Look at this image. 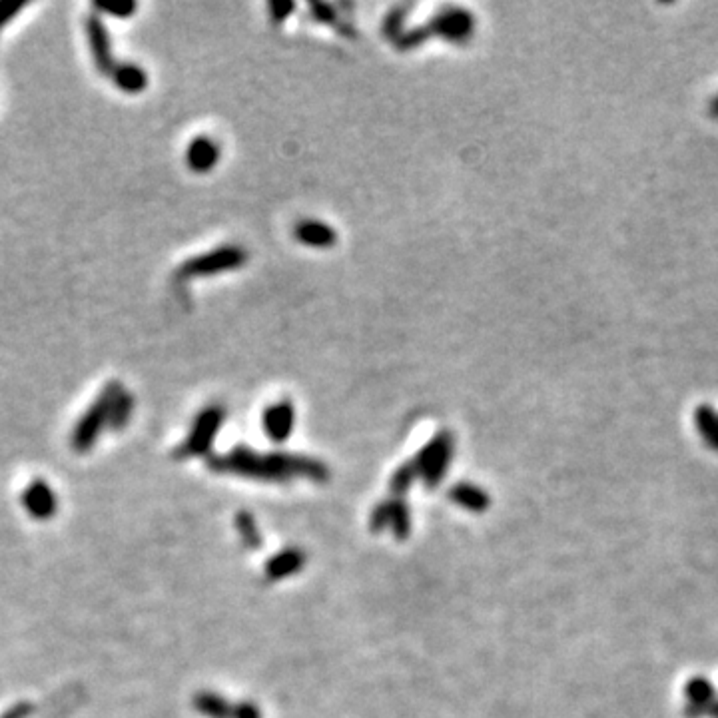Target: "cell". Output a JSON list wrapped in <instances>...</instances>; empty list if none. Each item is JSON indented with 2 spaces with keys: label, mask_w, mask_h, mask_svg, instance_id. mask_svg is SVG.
I'll return each instance as SVG.
<instances>
[{
  "label": "cell",
  "mask_w": 718,
  "mask_h": 718,
  "mask_svg": "<svg viewBox=\"0 0 718 718\" xmlns=\"http://www.w3.org/2000/svg\"><path fill=\"white\" fill-rule=\"evenodd\" d=\"M208 467L216 473H236L258 481H290V477L326 481L330 477L328 467L316 459L288 453L260 455L246 445H236L226 455L210 457Z\"/></svg>",
  "instance_id": "1"
},
{
  "label": "cell",
  "mask_w": 718,
  "mask_h": 718,
  "mask_svg": "<svg viewBox=\"0 0 718 718\" xmlns=\"http://www.w3.org/2000/svg\"><path fill=\"white\" fill-rule=\"evenodd\" d=\"M475 30V18L469 10L465 8H447L439 14H435L425 26L415 28V30H399L391 42L401 48V50H409L415 48L419 44H423L429 38H443L449 42H467L473 36Z\"/></svg>",
  "instance_id": "2"
},
{
  "label": "cell",
  "mask_w": 718,
  "mask_h": 718,
  "mask_svg": "<svg viewBox=\"0 0 718 718\" xmlns=\"http://www.w3.org/2000/svg\"><path fill=\"white\" fill-rule=\"evenodd\" d=\"M122 389L120 381H108L104 389L98 393V397L92 401V405L84 411V415L74 425L70 443L76 453H88L94 443L98 441L104 427H108V413L110 405L116 397V393Z\"/></svg>",
  "instance_id": "3"
},
{
  "label": "cell",
  "mask_w": 718,
  "mask_h": 718,
  "mask_svg": "<svg viewBox=\"0 0 718 718\" xmlns=\"http://www.w3.org/2000/svg\"><path fill=\"white\" fill-rule=\"evenodd\" d=\"M250 254L242 246H220L212 252L200 254L196 258L186 260L178 268V280H196V278H210L224 272H232L244 268L248 264Z\"/></svg>",
  "instance_id": "4"
},
{
  "label": "cell",
  "mask_w": 718,
  "mask_h": 718,
  "mask_svg": "<svg viewBox=\"0 0 718 718\" xmlns=\"http://www.w3.org/2000/svg\"><path fill=\"white\" fill-rule=\"evenodd\" d=\"M226 419V411L220 405H208L204 407L188 433V437L176 447L174 457L176 459H190V457H204L210 453L214 439L218 437V431Z\"/></svg>",
  "instance_id": "5"
},
{
  "label": "cell",
  "mask_w": 718,
  "mask_h": 718,
  "mask_svg": "<svg viewBox=\"0 0 718 718\" xmlns=\"http://www.w3.org/2000/svg\"><path fill=\"white\" fill-rule=\"evenodd\" d=\"M453 457V437L449 431L437 433L411 461L417 477L423 479L427 487H435L445 471L449 469V461Z\"/></svg>",
  "instance_id": "6"
},
{
  "label": "cell",
  "mask_w": 718,
  "mask_h": 718,
  "mask_svg": "<svg viewBox=\"0 0 718 718\" xmlns=\"http://www.w3.org/2000/svg\"><path fill=\"white\" fill-rule=\"evenodd\" d=\"M84 30H86V40H88V48L94 60V68L104 74V76H112L114 68H116V58L112 52V42H110V34L106 24L102 22V18L98 14H88L84 20Z\"/></svg>",
  "instance_id": "7"
},
{
  "label": "cell",
  "mask_w": 718,
  "mask_h": 718,
  "mask_svg": "<svg viewBox=\"0 0 718 718\" xmlns=\"http://www.w3.org/2000/svg\"><path fill=\"white\" fill-rule=\"evenodd\" d=\"M685 715L689 718H703L713 715L718 703L717 689L707 677H693L685 683Z\"/></svg>",
  "instance_id": "8"
},
{
  "label": "cell",
  "mask_w": 718,
  "mask_h": 718,
  "mask_svg": "<svg viewBox=\"0 0 718 718\" xmlns=\"http://www.w3.org/2000/svg\"><path fill=\"white\" fill-rule=\"evenodd\" d=\"M22 505L32 519L48 521L56 515L58 499L54 489L46 481L34 479L28 483V487L22 493Z\"/></svg>",
  "instance_id": "9"
},
{
  "label": "cell",
  "mask_w": 718,
  "mask_h": 718,
  "mask_svg": "<svg viewBox=\"0 0 718 718\" xmlns=\"http://www.w3.org/2000/svg\"><path fill=\"white\" fill-rule=\"evenodd\" d=\"M220 162V146L210 136L194 138L186 148V166L196 174H206Z\"/></svg>",
  "instance_id": "10"
},
{
  "label": "cell",
  "mask_w": 718,
  "mask_h": 718,
  "mask_svg": "<svg viewBox=\"0 0 718 718\" xmlns=\"http://www.w3.org/2000/svg\"><path fill=\"white\" fill-rule=\"evenodd\" d=\"M391 525L393 533L397 537H405L409 533V511L407 505L403 501H387L383 505H379L373 515H371V529L373 531H381L387 529Z\"/></svg>",
  "instance_id": "11"
},
{
  "label": "cell",
  "mask_w": 718,
  "mask_h": 718,
  "mask_svg": "<svg viewBox=\"0 0 718 718\" xmlns=\"http://www.w3.org/2000/svg\"><path fill=\"white\" fill-rule=\"evenodd\" d=\"M294 423H296V411L290 401L274 403L264 413V429L268 437L274 439L276 443H282L292 435Z\"/></svg>",
  "instance_id": "12"
},
{
  "label": "cell",
  "mask_w": 718,
  "mask_h": 718,
  "mask_svg": "<svg viewBox=\"0 0 718 718\" xmlns=\"http://www.w3.org/2000/svg\"><path fill=\"white\" fill-rule=\"evenodd\" d=\"M294 236L300 244L308 246V248H316V250H328L332 246H336L338 242V232L320 220H302L298 222Z\"/></svg>",
  "instance_id": "13"
},
{
  "label": "cell",
  "mask_w": 718,
  "mask_h": 718,
  "mask_svg": "<svg viewBox=\"0 0 718 718\" xmlns=\"http://www.w3.org/2000/svg\"><path fill=\"white\" fill-rule=\"evenodd\" d=\"M110 80L124 94H140L148 88V72L134 62H118Z\"/></svg>",
  "instance_id": "14"
},
{
  "label": "cell",
  "mask_w": 718,
  "mask_h": 718,
  "mask_svg": "<svg viewBox=\"0 0 718 718\" xmlns=\"http://www.w3.org/2000/svg\"><path fill=\"white\" fill-rule=\"evenodd\" d=\"M134 407H136V399L130 391H126L124 387L116 393L112 405H110V413H108V427L116 433H120L132 419L134 415Z\"/></svg>",
  "instance_id": "15"
},
{
  "label": "cell",
  "mask_w": 718,
  "mask_h": 718,
  "mask_svg": "<svg viewBox=\"0 0 718 718\" xmlns=\"http://www.w3.org/2000/svg\"><path fill=\"white\" fill-rule=\"evenodd\" d=\"M695 427L701 439L718 453V411L711 405H699L695 409Z\"/></svg>",
  "instance_id": "16"
},
{
  "label": "cell",
  "mask_w": 718,
  "mask_h": 718,
  "mask_svg": "<svg viewBox=\"0 0 718 718\" xmlns=\"http://www.w3.org/2000/svg\"><path fill=\"white\" fill-rule=\"evenodd\" d=\"M451 499L469 509V511H475V513H481L489 507V497L483 489L475 487V485H469V483H461V485H455L451 489Z\"/></svg>",
  "instance_id": "17"
},
{
  "label": "cell",
  "mask_w": 718,
  "mask_h": 718,
  "mask_svg": "<svg viewBox=\"0 0 718 718\" xmlns=\"http://www.w3.org/2000/svg\"><path fill=\"white\" fill-rule=\"evenodd\" d=\"M302 565H304V555L296 549H288V551L276 555L266 565V575L270 579H282V577H288V575L296 573L298 569H302Z\"/></svg>",
  "instance_id": "18"
},
{
  "label": "cell",
  "mask_w": 718,
  "mask_h": 718,
  "mask_svg": "<svg viewBox=\"0 0 718 718\" xmlns=\"http://www.w3.org/2000/svg\"><path fill=\"white\" fill-rule=\"evenodd\" d=\"M194 705L198 709V713H202L208 718H234V707L222 699L220 695L214 693H200L194 699Z\"/></svg>",
  "instance_id": "19"
},
{
  "label": "cell",
  "mask_w": 718,
  "mask_h": 718,
  "mask_svg": "<svg viewBox=\"0 0 718 718\" xmlns=\"http://www.w3.org/2000/svg\"><path fill=\"white\" fill-rule=\"evenodd\" d=\"M236 527H238V533H240L246 547H250V549L262 547V537H260L256 521H254V517L250 513H240L236 517Z\"/></svg>",
  "instance_id": "20"
},
{
  "label": "cell",
  "mask_w": 718,
  "mask_h": 718,
  "mask_svg": "<svg viewBox=\"0 0 718 718\" xmlns=\"http://www.w3.org/2000/svg\"><path fill=\"white\" fill-rule=\"evenodd\" d=\"M415 477H417V473H415L413 463H405V465H401V467L395 471L393 479H391V491H393L395 495L405 493V491H407V487L415 481Z\"/></svg>",
  "instance_id": "21"
},
{
  "label": "cell",
  "mask_w": 718,
  "mask_h": 718,
  "mask_svg": "<svg viewBox=\"0 0 718 718\" xmlns=\"http://www.w3.org/2000/svg\"><path fill=\"white\" fill-rule=\"evenodd\" d=\"M28 6L24 0H0V34Z\"/></svg>",
  "instance_id": "22"
},
{
  "label": "cell",
  "mask_w": 718,
  "mask_h": 718,
  "mask_svg": "<svg viewBox=\"0 0 718 718\" xmlns=\"http://www.w3.org/2000/svg\"><path fill=\"white\" fill-rule=\"evenodd\" d=\"M94 8L98 12H104L108 16H114V18H130L138 4L136 2H124V4H106V2H94Z\"/></svg>",
  "instance_id": "23"
},
{
  "label": "cell",
  "mask_w": 718,
  "mask_h": 718,
  "mask_svg": "<svg viewBox=\"0 0 718 718\" xmlns=\"http://www.w3.org/2000/svg\"><path fill=\"white\" fill-rule=\"evenodd\" d=\"M268 8H270V18H272L274 22H284V20L296 10V4H294V2H280V0H276V2H270Z\"/></svg>",
  "instance_id": "24"
},
{
  "label": "cell",
  "mask_w": 718,
  "mask_h": 718,
  "mask_svg": "<svg viewBox=\"0 0 718 718\" xmlns=\"http://www.w3.org/2000/svg\"><path fill=\"white\" fill-rule=\"evenodd\" d=\"M314 16L320 20V22H328V24H334L338 20V14L336 10L330 6V4H310Z\"/></svg>",
  "instance_id": "25"
},
{
  "label": "cell",
  "mask_w": 718,
  "mask_h": 718,
  "mask_svg": "<svg viewBox=\"0 0 718 718\" xmlns=\"http://www.w3.org/2000/svg\"><path fill=\"white\" fill-rule=\"evenodd\" d=\"M234 718H262V715L256 705L242 703L240 707H234Z\"/></svg>",
  "instance_id": "26"
},
{
  "label": "cell",
  "mask_w": 718,
  "mask_h": 718,
  "mask_svg": "<svg viewBox=\"0 0 718 718\" xmlns=\"http://www.w3.org/2000/svg\"><path fill=\"white\" fill-rule=\"evenodd\" d=\"M30 713H32V707L26 703H20V705L8 709L2 718H26Z\"/></svg>",
  "instance_id": "27"
},
{
  "label": "cell",
  "mask_w": 718,
  "mask_h": 718,
  "mask_svg": "<svg viewBox=\"0 0 718 718\" xmlns=\"http://www.w3.org/2000/svg\"><path fill=\"white\" fill-rule=\"evenodd\" d=\"M711 116L718 118V96L711 102Z\"/></svg>",
  "instance_id": "28"
},
{
  "label": "cell",
  "mask_w": 718,
  "mask_h": 718,
  "mask_svg": "<svg viewBox=\"0 0 718 718\" xmlns=\"http://www.w3.org/2000/svg\"><path fill=\"white\" fill-rule=\"evenodd\" d=\"M711 718H718V703L717 707H715V711H713V715H711Z\"/></svg>",
  "instance_id": "29"
}]
</instances>
